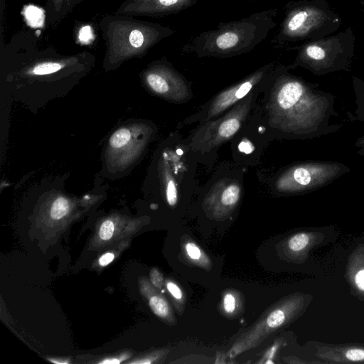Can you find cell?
<instances>
[{"mask_svg": "<svg viewBox=\"0 0 364 364\" xmlns=\"http://www.w3.org/2000/svg\"><path fill=\"white\" fill-rule=\"evenodd\" d=\"M114 225L111 220H105L100 228L99 235L102 240H109L114 233Z\"/></svg>", "mask_w": 364, "mask_h": 364, "instance_id": "25", "label": "cell"}, {"mask_svg": "<svg viewBox=\"0 0 364 364\" xmlns=\"http://www.w3.org/2000/svg\"><path fill=\"white\" fill-rule=\"evenodd\" d=\"M85 0H68V11L69 13L78 4L85 1Z\"/></svg>", "mask_w": 364, "mask_h": 364, "instance_id": "30", "label": "cell"}, {"mask_svg": "<svg viewBox=\"0 0 364 364\" xmlns=\"http://www.w3.org/2000/svg\"><path fill=\"white\" fill-rule=\"evenodd\" d=\"M114 259V254L107 252L102 255L99 259V264L102 267L108 265Z\"/></svg>", "mask_w": 364, "mask_h": 364, "instance_id": "27", "label": "cell"}, {"mask_svg": "<svg viewBox=\"0 0 364 364\" xmlns=\"http://www.w3.org/2000/svg\"><path fill=\"white\" fill-rule=\"evenodd\" d=\"M303 306L304 298L300 294L284 297L270 306L236 339L227 352L228 357L234 358L259 346L274 332L291 322L301 312Z\"/></svg>", "mask_w": 364, "mask_h": 364, "instance_id": "5", "label": "cell"}, {"mask_svg": "<svg viewBox=\"0 0 364 364\" xmlns=\"http://www.w3.org/2000/svg\"><path fill=\"white\" fill-rule=\"evenodd\" d=\"M141 290L147 296L149 306L153 313L168 324L175 325L177 322L176 318L166 298L157 293L147 281L142 284Z\"/></svg>", "mask_w": 364, "mask_h": 364, "instance_id": "14", "label": "cell"}, {"mask_svg": "<svg viewBox=\"0 0 364 364\" xmlns=\"http://www.w3.org/2000/svg\"><path fill=\"white\" fill-rule=\"evenodd\" d=\"M242 296L235 289H226L224 291L220 310L224 316L235 318L240 315L243 308Z\"/></svg>", "mask_w": 364, "mask_h": 364, "instance_id": "17", "label": "cell"}, {"mask_svg": "<svg viewBox=\"0 0 364 364\" xmlns=\"http://www.w3.org/2000/svg\"><path fill=\"white\" fill-rule=\"evenodd\" d=\"M240 184L235 180L218 181L205 196L203 206L207 215L215 220H223L236 208L241 198Z\"/></svg>", "mask_w": 364, "mask_h": 364, "instance_id": "10", "label": "cell"}, {"mask_svg": "<svg viewBox=\"0 0 364 364\" xmlns=\"http://www.w3.org/2000/svg\"><path fill=\"white\" fill-rule=\"evenodd\" d=\"M356 109L355 116L350 117L351 120L364 122V82L354 85Z\"/></svg>", "mask_w": 364, "mask_h": 364, "instance_id": "20", "label": "cell"}, {"mask_svg": "<svg viewBox=\"0 0 364 364\" xmlns=\"http://www.w3.org/2000/svg\"><path fill=\"white\" fill-rule=\"evenodd\" d=\"M154 362L153 358H143L142 360H135L132 362V363H139V364H148Z\"/></svg>", "mask_w": 364, "mask_h": 364, "instance_id": "32", "label": "cell"}, {"mask_svg": "<svg viewBox=\"0 0 364 364\" xmlns=\"http://www.w3.org/2000/svg\"><path fill=\"white\" fill-rule=\"evenodd\" d=\"M269 103L270 122L284 134L299 139H312L332 134L341 124H331L338 114L334 96L289 74L274 80Z\"/></svg>", "mask_w": 364, "mask_h": 364, "instance_id": "1", "label": "cell"}, {"mask_svg": "<svg viewBox=\"0 0 364 364\" xmlns=\"http://www.w3.org/2000/svg\"><path fill=\"white\" fill-rule=\"evenodd\" d=\"M274 65L271 63L260 68L215 95L205 109L203 122L213 119L246 97L254 87L269 75L274 69Z\"/></svg>", "mask_w": 364, "mask_h": 364, "instance_id": "9", "label": "cell"}, {"mask_svg": "<svg viewBox=\"0 0 364 364\" xmlns=\"http://www.w3.org/2000/svg\"><path fill=\"white\" fill-rule=\"evenodd\" d=\"M282 341H275L274 344L266 351V353L264 354L263 357L261 358L260 360H259L257 363H274V361H272V359L276 355V353H277L278 349L282 345Z\"/></svg>", "mask_w": 364, "mask_h": 364, "instance_id": "24", "label": "cell"}, {"mask_svg": "<svg viewBox=\"0 0 364 364\" xmlns=\"http://www.w3.org/2000/svg\"><path fill=\"white\" fill-rule=\"evenodd\" d=\"M150 280L155 287L159 289H162L164 284V277L162 274L157 269L153 268L150 271Z\"/></svg>", "mask_w": 364, "mask_h": 364, "instance_id": "26", "label": "cell"}, {"mask_svg": "<svg viewBox=\"0 0 364 364\" xmlns=\"http://www.w3.org/2000/svg\"><path fill=\"white\" fill-rule=\"evenodd\" d=\"M130 138L131 133L128 129H119L112 135L109 144L114 148H121L124 146L129 141Z\"/></svg>", "mask_w": 364, "mask_h": 364, "instance_id": "22", "label": "cell"}, {"mask_svg": "<svg viewBox=\"0 0 364 364\" xmlns=\"http://www.w3.org/2000/svg\"><path fill=\"white\" fill-rule=\"evenodd\" d=\"M70 205L68 200L64 197L57 198L53 203L50 215L54 220L63 218L69 211Z\"/></svg>", "mask_w": 364, "mask_h": 364, "instance_id": "21", "label": "cell"}, {"mask_svg": "<svg viewBox=\"0 0 364 364\" xmlns=\"http://www.w3.org/2000/svg\"><path fill=\"white\" fill-rule=\"evenodd\" d=\"M344 358L351 362L364 361V348H350L344 352Z\"/></svg>", "mask_w": 364, "mask_h": 364, "instance_id": "23", "label": "cell"}, {"mask_svg": "<svg viewBox=\"0 0 364 364\" xmlns=\"http://www.w3.org/2000/svg\"><path fill=\"white\" fill-rule=\"evenodd\" d=\"M121 362V360L116 358H106L102 361L100 362V363L102 364H117Z\"/></svg>", "mask_w": 364, "mask_h": 364, "instance_id": "31", "label": "cell"}, {"mask_svg": "<svg viewBox=\"0 0 364 364\" xmlns=\"http://www.w3.org/2000/svg\"><path fill=\"white\" fill-rule=\"evenodd\" d=\"M326 19V14L316 7L306 5L294 6L287 11L277 34L272 43L278 46L287 41L304 38L320 27Z\"/></svg>", "mask_w": 364, "mask_h": 364, "instance_id": "8", "label": "cell"}, {"mask_svg": "<svg viewBox=\"0 0 364 364\" xmlns=\"http://www.w3.org/2000/svg\"><path fill=\"white\" fill-rule=\"evenodd\" d=\"M351 169L331 161H301L285 168L277 178V191L285 194H302L331 183Z\"/></svg>", "mask_w": 364, "mask_h": 364, "instance_id": "4", "label": "cell"}, {"mask_svg": "<svg viewBox=\"0 0 364 364\" xmlns=\"http://www.w3.org/2000/svg\"><path fill=\"white\" fill-rule=\"evenodd\" d=\"M358 154L364 156V135L359 137L355 143Z\"/></svg>", "mask_w": 364, "mask_h": 364, "instance_id": "29", "label": "cell"}, {"mask_svg": "<svg viewBox=\"0 0 364 364\" xmlns=\"http://www.w3.org/2000/svg\"><path fill=\"white\" fill-rule=\"evenodd\" d=\"M253 93L239 101L224 116L204 122L194 133L190 146L207 152L230 139L240 129L249 113Z\"/></svg>", "mask_w": 364, "mask_h": 364, "instance_id": "6", "label": "cell"}, {"mask_svg": "<svg viewBox=\"0 0 364 364\" xmlns=\"http://www.w3.org/2000/svg\"><path fill=\"white\" fill-rule=\"evenodd\" d=\"M166 287L173 299L176 309L178 314H182L186 306V296L181 287L173 280L166 279Z\"/></svg>", "mask_w": 364, "mask_h": 364, "instance_id": "19", "label": "cell"}, {"mask_svg": "<svg viewBox=\"0 0 364 364\" xmlns=\"http://www.w3.org/2000/svg\"><path fill=\"white\" fill-rule=\"evenodd\" d=\"M143 77L154 92L168 100L181 102L191 97V89L186 79L165 60L149 65Z\"/></svg>", "mask_w": 364, "mask_h": 364, "instance_id": "7", "label": "cell"}, {"mask_svg": "<svg viewBox=\"0 0 364 364\" xmlns=\"http://www.w3.org/2000/svg\"><path fill=\"white\" fill-rule=\"evenodd\" d=\"M105 45L104 65L115 68L124 61L145 55L175 31L159 23L137 19L122 14H109L100 21Z\"/></svg>", "mask_w": 364, "mask_h": 364, "instance_id": "3", "label": "cell"}, {"mask_svg": "<svg viewBox=\"0 0 364 364\" xmlns=\"http://www.w3.org/2000/svg\"><path fill=\"white\" fill-rule=\"evenodd\" d=\"M181 161L178 156L169 151L165 154L161 168L164 196L167 203L174 207L178 200V176Z\"/></svg>", "mask_w": 364, "mask_h": 364, "instance_id": "13", "label": "cell"}, {"mask_svg": "<svg viewBox=\"0 0 364 364\" xmlns=\"http://www.w3.org/2000/svg\"><path fill=\"white\" fill-rule=\"evenodd\" d=\"M181 253L190 264L210 271L213 262L205 252L188 235H183L181 240Z\"/></svg>", "mask_w": 364, "mask_h": 364, "instance_id": "15", "label": "cell"}, {"mask_svg": "<svg viewBox=\"0 0 364 364\" xmlns=\"http://www.w3.org/2000/svg\"><path fill=\"white\" fill-rule=\"evenodd\" d=\"M198 0H124L114 14L131 16L163 17L193 6Z\"/></svg>", "mask_w": 364, "mask_h": 364, "instance_id": "11", "label": "cell"}, {"mask_svg": "<svg viewBox=\"0 0 364 364\" xmlns=\"http://www.w3.org/2000/svg\"><path fill=\"white\" fill-rule=\"evenodd\" d=\"M355 282L359 289L364 290V269L360 270L356 274Z\"/></svg>", "mask_w": 364, "mask_h": 364, "instance_id": "28", "label": "cell"}, {"mask_svg": "<svg viewBox=\"0 0 364 364\" xmlns=\"http://www.w3.org/2000/svg\"><path fill=\"white\" fill-rule=\"evenodd\" d=\"M69 14L68 0H46L47 24L55 28Z\"/></svg>", "mask_w": 364, "mask_h": 364, "instance_id": "18", "label": "cell"}, {"mask_svg": "<svg viewBox=\"0 0 364 364\" xmlns=\"http://www.w3.org/2000/svg\"><path fill=\"white\" fill-rule=\"evenodd\" d=\"M330 41H319L305 45L299 53L297 61L317 73L325 72L333 65L336 48Z\"/></svg>", "mask_w": 364, "mask_h": 364, "instance_id": "12", "label": "cell"}, {"mask_svg": "<svg viewBox=\"0 0 364 364\" xmlns=\"http://www.w3.org/2000/svg\"><path fill=\"white\" fill-rule=\"evenodd\" d=\"M51 362L53 363H60V364H63V363H68L69 362L68 361H63V360H50Z\"/></svg>", "mask_w": 364, "mask_h": 364, "instance_id": "33", "label": "cell"}, {"mask_svg": "<svg viewBox=\"0 0 364 364\" xmlns=\"http://www.w3.org/2000/svg\"><path fill=\"white\" fill-rule=\"evenodd\" d=\"M313 235L299 232L291 235L283 242V253L288 257H297L304 253L312 243Z\"/></svg>", "mask_w": 364, "mask_h": 364, "instance_id": "16", "label": "cell"}, {"mask_svg": "<svg viewBox=\"0 0 364 364\" xmlns=\"http://www.w3.org/2000/svg\"><path fill=\"white\" fill-rule=\"evenodd\" d=\"M278 11L269 9L237 21L221 22L193 38L184 49L198 57L226 58L252 51L276 26Z\"/></svg>", "mask_w": 364, "mask_h": 364, "instance_id": "2", "label": "cell"}]
</instances>
